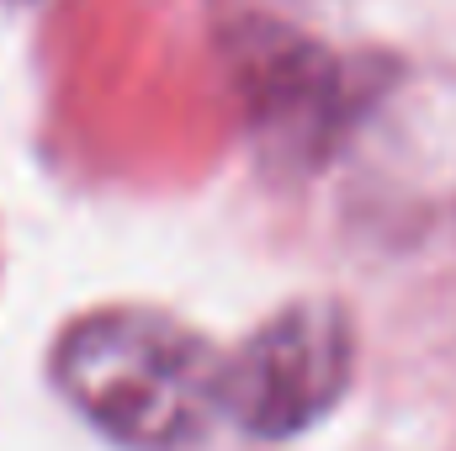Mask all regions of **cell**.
I'll return each instance as SVG.
<instances>
[{"instance_id":"cell-1","label":"cell","mask_w":456,"mask_h":451,"mask_svg":"<svg viewBox=\"0 0 456 451\" xmlns=\"http://www.w3.org/2000/svg\"><path fill=\"white\" fill-rule=\"evenodd\" d=\"M53 382L127 451H186L218 414V350L154 308L75 319L53 345Z\"/></svg>"},{"instance_id":"cell-2","label":"cell","mask_w":456,"mask_h":451,"mask_svg":"<svg viewBox=\"0 0 456 451\" xmlns=\"http://www.w3.org/2000/svg\"><path fill=\"white\" fill-rule=\"evenodd\" d=\"M355 335L340 303L303 298L271 314L233 356H218V414L249 436H297L350 388Z\"/></svg>"}]
</instances>
